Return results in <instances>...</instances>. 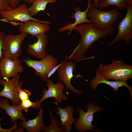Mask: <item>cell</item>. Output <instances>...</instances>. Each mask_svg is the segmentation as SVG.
Here are the masks:
<instances>
[{"label": "cell", "mask_w": 132, "mask_h": 132, "mask_svg": "<svg viewBox=\"0 0 132 132\" xmlns=\"http://www.w3.org/2000/svg\"><path fill=\"white\" fill-rule=\"evenodd\" d=\"M114 29L112 26L107 29H99L91 22L78 25L74 30L80 34L81 39L73 53L67 59L76 62L83 59L86 51L93 43L113 33Z\"/></svg>", "instance_id": "obj_1"}, {"label": "cell", "mask_w": 132, "mask_h": 132, "mask_svg": "<svg viewBox=\"0 0 132 132\" xmlns=\"http://www.w3.org/2000/svg\"><path fill=\"white\" fill-rule=\"evenodd\" d=\"M98 68L101 75L108 80L127 81L132 78V66L121 60H113L106 65L100 64Z\"/></svg>", "instance_id": "obj_2"}, {"label": "cell", "mask_w": 132, "mask_h": 132, "mask_svg": "<svg viewBox=\"0 0 132 132\" xmlns=\"http://www.w3.org/2000/svg\"><path fill=\"white\" fill-rule=\"evenodd\" d=\"M121 14L117 9L108 11H102L97 9L91 3L87 15L91 22L96 27L105 29L112 27L113 24L118 21V17Z\"/></svg>", "instance_id": "obj_3"}, {"label": "cell", "mask_w": 132, "mask_h": 132, "mask_svg": "<svg viewBox=\"0 0 132 132\" xmlns=\"http://www.w3.org/2000/svg\"><path fill=\"white\" fill-rule=\"evenodd\" d=\"M85 109L87 110L85 112L84 110L77 107V111L79 114L78 118L75 122V130L79 132L86 131L88 130L99 131L100 130L93 128L95 126L92 124L93 119V115L101 110L102 108L99 106L95 105L93 103L87 104Z\"/></svg>", "instance_id": "obj_4"}, {"label": "cell", "mask_w": 132, "mask_h": 132, "mask_svg": "<svg viewBox=\"0 0 132 132\" xmlns=\"http://www.w3.org/2000/svg\"><path fill=\"white\" fill-rule=\"evenodd\" d=\"M28 34L22 32L17 35H5L2 50L3 56L13 60L19 58L22 54V45Z\"/></svg>", "instance_id": "obj_5"}, {"label": "cell", "mask_w": 132, "mask_h": 132, "mask_svg": "<svg viewBox=\"0 0 132 132\" xmlns=\"http://www.w3.org/2000/svg\"><path fill=\"white\" fill-rule=\"evenodd\" d=\"M39 60L31 59L29 58L22 59L23 61L29 67L35 70V75L41 78L45 81L48 79L47 75L50 71L57 65L56 59L52 55L47 54Z\"/></svg>", "instance_id": "obj_6"}, {"label": "cell", "mask_w": 132, "mask_h": 132, "mask_svg": "<svg viewBox=\"0 0 132 132\" xmlns=\"http://www.w3.org/2000/svg\"><path fill=\"white\" fill-rule=\"evenodd\" d=\"M127 12L124 17L120 21L117 26L118 32L115 37L109 43L111 46L117 42L123 40L128 44L132 39V6L127 5Z\"/></svg>", "instance_id": "obj_7"}, {"label": "cell", "mask_w": 132, "mask_h": 132, "mask_svg": "<svg viewBox=\"0 0 132 132\" xmlns=\"http://www.w3.org/2000/svg\"><path fill=\"white\" fill-rule=\"evenodd\" d=\"M0 15L3 19L9 22H20L24 23L33 20L48 25L51 23L48 21H42L33 18L30 14L27 5L24 3L18 5L10 10L3 11L0 14Z\"/></svg>", "instance_id": "obj_8"}, {"label": "cell", "mask_w": 132, "mask_h": 132, "mask_svg": "<svg viewBox=\"0 0 132 132\" xmlns=\"http://www.w3.org/2000/svg\"><path fill=\"white\" fill-rule=\"evenodd\" d=\"M0 83L3 88L0 92V97L9 99L13 104H19L21 101L19 98L18 92L23 84L22 82L20 81L19 77H13L5 80L2 79Z\"/></svg>", "instance_id": "obj_9"}, {"label": "cell", "mask_w": 132, "mask_h": 132, "mask_svg": "<svg viewBox=\"0 0 132 132\" xmlns=\"http://www.w3.org/2000/svg\"><path fill=\"white\" fill-rule=\"evenodd\" d=\"M22 61L19 58L13 60L3 56L0 61V75L3 80L11 77H19L24 71Z\"/></svg>", "instance_id": "obj_10"}, {"label": "cell", "mask_w": 132, "mask_h": 132, "mask_svg": "<svg viewBox=\"0 0 132 132\" xmlns=\"http://www.w3.org/2000/svg\"><path fill=\"white\" fill-rule=\"evenodd\" d=\"M66 60L64 61L58 69V77L59 81L63 82L65 84L66 89L71 90L75 94H81L82 91L75 88L71 83L72 77H77L73 74L76 67V63L71 60L66 62Z\"/></svg>", "instance_id": "obj_11"}, {"label": "cell", "mask_w": 132, "mask_h": 132, "mask_svg": "<svg viewBox=\"0 0 132 132\" xmlns=\"http://www.w3.org/2000/svg\"><path fill=\"white\" fill-rule=\"evenodd\" d=\"M45 82L48 88L47 90L44 89L42 91L43 95L40 100L42 103L46 99L50 98H54L55 102L57 103H61L63 100L66 101L68 99V98L63 93L65 85L63 82L59 81L55 84L52 80L49 79Z\"/></svg>", "instance_id": "obj_12"}, {"label": "cell", "mask_w": 132, "mask_h": 132, "mask_svg": "<svg viewBox=\"0 0 132 132\" xmlns=\"http://www.w3.org/2000/svg\"><path fill=\"white\" fill-rule=\"evenodd\" d=\"M92 0H88V4L86 10L82 11L81 9L79 7H76L74 9V12L72 14L71 17L75 20L73 23L71 22L68 23L65 26L59 28L58 30L59 33H61L68 30V34H70L74 28L78 25L85 23H88L91 22L90 19L87 18V15L89 8L91 3Z\"/></svg>", "instance_id": "obj_13"}, {"label": "cell", "mask_w": 132, "mask_h": 132, "mask_svg": "<svg viewBox=\"0 0 132 132\" xmlns=\"http://www.w3.org/2000/svg\"><path fill=\"white\" fill-rule=\"evenodd\" d=\"M36 37L37 41L33 44H28L26 52L33 57L41 59L47 55L46 50L48 43V38L45 34H39Z\"/></svg>", "instance_id": "obj_14"}, {"label": "cell", "mask_w": 132, "mask_h": 132, "mask_svg": "<svg viewBox=\"0 0 132 132\" xmlns=\"http://www.w3.org/2000/svg\"><path fill=\"white\" fill-rule=\"evenodd\" d=\"M101 83L107 84L113 88L114 92H118V88L120 87L124 86L127 87L129 89L131 99L132 96V88L130 86L126 81H110L103 77L100 74L98 68L96 71L95 77L90 81V86L94 91H96L98 86Z\"/></svg>", "instance_id": "obj_15"}, {"label": "cell", "mask_w": 132, "mask_h": 132, "mask_svg": "<svg viewBox=\"0 0 132 132\" xmlns=\"http://www.w3.org/2000/svg\"><path fill=\"white\" fill-rule=\"evenodd\" d=\"M57 106L56 109H55L57 114L59 115L60 119L61 124L65 127L64 132H70L72 129L73 123L77 120V119L73 118V115L75 111V109L72 106H66L62 108L58 105V103L55 102Z\"/></svg>", "instance_id": "obj_16"}, {"label": "cell", "mask_w": 132, "mask_h": 132, "mask_svg": "<svg viewBox=\"0 0 132 132\" xmlns=\"http://www.w3.org/2000/svg\"><path fill=\"white\" fill-rule=\"evenodd\" d=\"M50 28L48 25L40 22L31 20L19 25L18 30L20 32H25L33 37L40 34H45Z\"/></svg>", "instance_id": "obj_17"}, {"label": "cell", "mask_w": 132, "mask_h": 132, "mask_svg": "<svg viewBox=\"0 0 132 132\" xmlns=\"http://www.w3.org/2000/svg\"><path fill=\"white\" fill-rule=\"evenodd\" d=\"M0 108L4 110L10 118L11 122L13 123L17 120L22 121H26V119L22 114V110L19 105L13 104L10 105L9 99L6 98L1 100Z\"/></svg>", "instance_id": "obj_18"}, {"label": "cell", "mask_w": 132, "mask_h": 132, "mask_svg": "<svg viewBox=\"0 0 132 132\" xmlns=\"http://www.w3.org/2000/svg\"><path fill=\"white\" fill-rule=\"evenodd\" d=\"M39 110L38 115L35 118L20 122V126L28 132H40L45 126L43 123V109L40 108Z\"/></svg>", "instance_id": "obj_19"}, {"label": "cell", "mask_w": 132, "mask_h": 132, "mask_svg": "<svg viewBox=\"0 0 132 132\" xmlns=\"http://www.w3.org/2000/svg\"><path fill=\"white\" fill-rule=\"evenodd\" d=\"M57 0H35L32 5L28 8V10L33 17L36 16L41 11H44L46 9L47 4L55 3Z\"/></svg>", "instance_id": "obj_20"}, {"label": "cell", "mask_w": 132, "mask_h": 132, "mask_svg": "<svg viewBox=\"0 0 132 132\" xmlns=\"http://www.w3.org/2000/svg\"><path fill=\"white\" fill-rule=\"evenodd\" d=\"M49 112L51 120L50 124L48 127L45 126L42 131L44 132H65V127L61 125L60 121H58L57 118L53 117L50 110H49Z\"/></svg>", "instance_id": "obj_21"}, {"label": "cell", "mask_w": 132, "mask_h": 132, "mask_svg": "<svg viewBox=\"0 0 132 132\" xmlns=\"http://www.w3.org/2000/svg\"><path fill=\"white\" fill-rule=\"evenodd\" d=\"M114 5L118 9L123 10L127 5L125 0H101L99 3L98 8L99 9Z\"/></svg>", "instance_id": "obj_22"}, {"label": "cell", "mask_w": 132, "mask_h": 132, "mask_svg": "<svg viewBox=\"0 0 132 132\" xmlns=\"http://www.w3.org/2000/svg\"><path fill=\"white\" fill-rule=\"evenodd\" d=\"M41 103L40 100H37L35 102H33L30 99H27L21 101L19 105L22 110H23L27 112L30 108H33L37 110L39 109Z\"/></svg>", "instance_id": "obj_23"}, {"label": "cell", "mask_w": 132, "mask_h": 132, "mask_svg": "<svg viewBox=\"0 0 132 132\" xmlns=\"http://www.w3.org/2000/svg\"><path fill=\"white\" fill-rule=\"evenodd\" d=\"M1 119L0 118V120ZM18 126L17 122L16 121L13 126L11 128L8 129H4L2 128L0 124V132H23L24 129L22 127H19L18 128Z\"/></svg>", "instance_id": "obj_24"}, {"label": "cell", "mask_w": 132, "mask_h": 132, "mask_svg": "<svg viewBox=\"0 0 132 132\" xmlns=\"http://www.w3.org/2000/svg\"><path fill=\"white\" fill-rule=\"evenodd\" d=\"M19 98L21 100L30 99V96L31 95V92L29 90L21 88L18 92Z\"/></svg>", "instance_id": "obj_25"}, {"label": "cell", "mask_w": 132, "mask_h": 132, "mask_svg": "<svg viewBox=\"0 0 132 132\" xmlns=\"http://www.w3.org/2000/svg\"><path fill=\"white\" fill-rule=\"evenodd\" d=\"M10 0H0V14L12 9L10 6Z\"/></svg>", "instance_id": "obj_26"}, {"label": "cell", "mask_w": 132, "mask_h": 132, "mask_svg": "<svg viewBox=\"0 0 132 132\" xmlns=\"http://www.w3.org/2000/svg\"><path fill=\"white\" fill-rule=\"evenodd\" d=\"M4 32L2 31H0V61L3 56L2 50L3 47V40L5 36Z\"/></svg>", "instance_id": "obj_27"}, {"label": "cell", "mask_w": 132, "mask_h": 132, "mask_svg": "<svg viewBox=\"0 0 132 132\" xmlns=\"http://www.w3.org/2000/svg\"><path fill=\"white\" fill-rule=\"evenodd\" d=\"M63 62L60 64L57 65L54 67L49 72L47 75V78H49L55 72L56 70L58 69V68L64 62Z\"/></svg>", "instance_id": "obj_28"}, {"label": "cell", "mask_w": 132, "mask_h": 132, "mask_svg": "<svg viewBox=\"0 0 132 132\" xmlns=\"http://www.w3.org/2000/svg\"><path fill=\"white\" fill-rule=\"evenodd\" d=\"M19 0H10V6L12 8H16L20 2Z\"/></svg>", "instance_id": "obj_29"}, {"label": "cell", "mask_w": 132, "mask_h": 132, "mask_svg": "<svg viewBox=\"0 0 132 132\" xmlns=\"http://www.w3.org/2000/svg\"><path fill=\"white\" fill-rule=\"evenodd\" d=\"M73 0L75 1H80L83 0ZM101 0H93V4L94 6L96 8H98V6L99 4V3L100 1Z\"/></svg>", "instance_id": "obj_30"}, {"label": "cell", "mask_w": 132, "mask_h": 132, "mask_svg": "<svg viewBox=\"0 0 132 132\" xmlns=\"http://www.w3.org/2000/svg\"><path fill=\"white\" fill-rule=\"evenodd\" d=\"M28 4H32L35 0H19Z\"/></svg>", "instance_id": "obj_31"}, {"label": "cell", "mask_w": 132, "mask_h": 132, "mask_svg": "<svg viewBox=\"0 0 132 132\" xmlns=\"http://www.w3.org/2000/svg\"><path fill=\"white\" fill-rule=\"evenodd\" d=\"M125 1L127 5L132 6V0H125Z\"/></svg>", "instance_id": "obj_32"}, {"label": "cell", "mask_w": 132, "mask_h": 132, "mask_svg": "<svg viewBox=\"0 0 132 132\" xmlns=\"http://www.w3.org/2000/svg\"><path fill=\"white\" fill-rule=\"evenodd\" d=\"M0 21L6 22V23H10V24H11V22H10L9 21H7L6 20L4 19H3V18L2 19H0Z\"/></svg>", "instance_id": "obj_33"}, {"label": "cell", "mask_w": 132, "mask_h": 132, "mask_svg": "<svg viewBox=\"0 0 132 132\" xmlns=\"http://www.w3.org/2000/svg\"><path fill=\"white\" fill-rule=\"evenodd\" d=\"M1 79H2V78L0 76V85H1V83H0V81H1Z\"/></svg>", "instance_id": "obj_34"}, {"label": "cell", "mask_w": 132, "mask_h": 132, "mask_svg": "<svg viewBox=\"0 0 132 132\" xmlns=\"http://www.w3.org/2000/svg\"><path fill=\"white\" fill-rule=\"evenodd\" d=\"M1 98H0V101H1Z\"/></svg>", "instance_id": "obj_35"}]
</instances>
